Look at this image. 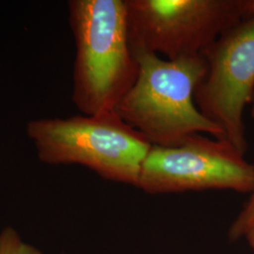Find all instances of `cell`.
Listing matches in <instances>:
<instances>
[{"label":"cell","mask_w":254,"mask_h":254,"mask_svg":"<svg viewBox=\"0 0 254 254\" xmlns=\"http://www.w3.org/2000/svg\"><path fill=\"white\" fill-rule=\"evenodd\" d=\"M68 7L75 43L73 103L82 115L115 111L138 74L126 0H71Z\"/></svg>","instance_id":"1"},{"label":"cell","mask_w":254,"mask_h":254,"mask_svg":"<svg viewBox=\"0 0 254 254\" xmlns=\"http://www.w3.org/2000/svg\"><path fill=\"white\" fill-rule=\"evenodd\" d=\"M136 82L115 109L152 146H176L195 134L225 139L195 103V91L206 73L202 56L167 60L151 52L135 53Z\"/></svg>","instance_id":"2"},{"label":"cell","mask_w":254,"mask_h":254,"mask_svg":"<svg viewBox=\"0 0 254 254\" xmlns=\"http://www.w3.org/2000/svg\"><path fill=\"white\" fill-rule=\"evenodd\" d=\"M26 130L43 163L80 165L104 179L135 187L152 146L116 111L36 119Z\"/></svg>","instance_id":"3"},{"label":"cell","mask_w":254,"mask_h":254,"mask_svg":"<svg viewBox=\"0 0 254 254\" xmlns=\"http://www.w3.org/2000/svg\"><path fill=\"white\" fill-rule=\"evenodd\" d=\"M133 53L167 60L201 56L219 37L254 13V0H126Z\"/></svg>","instance_id":"4"},{"label":"cell","mask_w":254,"mask_h":254,"mask_svg":"<svg viewBox=\"0 0 254 254\" xmlns=\"http://www.w3.org/2000/svg\"><path fill=\"white\" fill-rule=\"evenodd\" d=\"M136 188L149 194L232 190L251 193L254 165L227 139L195 134L176 146H151Z\"/></svg>","instance_id":"5"},{"label":"cell","mask_w":254,"mask_h":254,"mask_svg":"<svg viewBox=\"0 0 254 254\" xmlns=\"http://www.w3.org/2000/svg\"><path fill=\"white\" fill-rule=\"evenodd\" d=\"M201 56L206 73L195 91V103L245 154L244 111L254 97V13L224 32Z\"/></svg>","instance_id":"6"},{"label":"cell","mask_w":254,"mask_h":254,"mask_svg":"<svg viewBox=\"0 0 254 254\" xmlns=\"http://www.w3.org/2000/svg\"><path fill=\"white\" fill-rule=\"evenodd\" d=\"M0 254H42L35 248L24 241L18 233L7 227L0 232Z\"/></svg>","instance_id":"7"},{"label":"cell","mask_w":254,"mask_h":254,"mask_svg":"<svg viewBox=\"0 0 254 254\" xmlns=\"http://www.w3.org/2000/svg\"><path fill=\"white\" fill-rule=\"evenodd\" d=\"M254 227V187L251 192V197L244 208L239 213L229 229V238L237 240L244 237L246 234Z\"/></svg>","instance_id":"8"},{"label":"cell","mask_w":254,"mask_h":254,"mask_svg":"<svg viewBox=\"0 0 254 254\" xmlns=\"http://www.w3.org/2000/svg\"><path fill=\"white\" fill-rule=\"evenodd\" d=\"M246 238V240L248 241L249 245L252 248V250L254 251V227L253 229H251L244 236Z\"/></svg>","instance_id":"9"},{"label":"cell","mask_w":254,"mask_h":254,"mask_svg":"<svg viewBox=\"0 0 254 254\" xmlns=\"http://www.w3.org/2000/svg\"><path fill=\"white\" fill-rule=\"evenodd\" d=\"M251 115L254 119V100H253L252 104H251Z\"/></svg>","instance_id":"10"}]
</instances>
